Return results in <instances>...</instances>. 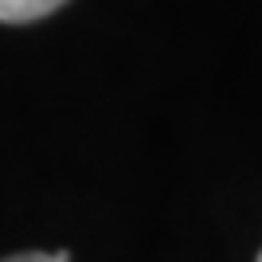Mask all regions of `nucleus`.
Returning a JSON list of instances; mask_svg holds the SVG:
<instances>
[{
    "label": "nucleus",
    "mask_w": 262,
    "mask_h": 262,
    "mask_svg": "<svg viewBox=\"0 0 262 262\" xmlns=\"http://www.w3.org/2000/svg\"><path fill=\"white\" fill-rule=\"evenodd\" d=\"M67 0H0V24H32L63 8Z\"/></svg>",
    "instance_id": "1"
},
{
    "label": "nucleus",
    "mask_w": 262,
    "mask_h": 262,
    "mask_svg": "<svg viewBox=\"0 0 262 262\" xmlns=\"http://www.w3.org/2000/svg\"><path fill=\"white\" fill-rule=\"evenodd\" d=\"M4 262H71L67 251H55V254H39V251H28V254H12Z\"/></svg>",
    "instance_id": "2"
},
{
    "label": "nucleus",
    "mask_w": 262,
    "mask_h": 262,
    "mask_svg": "<svg viewBox=\"0 0 262 262\" xmlns=\"http://www.w3.org/2000/svg\"><path fill=\"white\" fill-rule=\"evenodd\" d=\"M258 262H262V254H258Z\"/></svg>",
    "instance_id": "3"
}]
</instances>
